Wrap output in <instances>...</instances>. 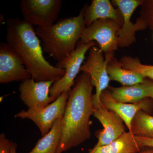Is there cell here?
<instances>
[{"instance_id": "ba28073f", "label": "cell", "mask_w": 153, "mask_h": 153, "mask_svg": "<svg viewBox=\"0 0 153 153\" xmlns=\"http://www.w3.org/2000/svg\"><path fill=\"white\" fill-rule=\"evenodd\" d=\"M69 91L63 92L56 100L38 110H22L14 116L15 118L28 119L33 121L40 130L42 136L49 132L54 123L63 117L69 96Z\"/></svg>"}, {"instance_id": "2e32d148", "label": "cell", "mask_w": 153, "mask_h": 153, "mask_svg": "<svg viewBox=\"0 0 153 153\" xmlns=\"http://www.w3.org/2000/svg\"><path fill=\"white\" fill-rule=\"evenodd\" d=\"M62 119L56 120L49 132L38 140L28 153H57L62 133Z\"/></svg>"}, {"instance_id": "7402d4cb", "label": "cell", "mask_w": 153, "mask_h": 153, "mask_svg": "<svg viewBox=\"0 0 153 153\" xmlns=\"http://www.w3.org/2000/svg\"><path fill=\"white\" fill-rule=\"evenodd\" d=\"M144 4V17L143 22L146 26H149L153 30V0L143 2Z\"/></svg>"}, {"instance_id": "d6986e66", "label": "cell", "mask_w": 153, "mask_h": 153, "mask_svg": "<svg viewBox=\"0 0 153 153\" xmlns=\"http://www.w3.org/2000/svg\"><path fill=\"white\" fill-rule=\"evenodd\" d=\"M130 132L137 136L153 138V116L140 111L133 120Z\"/></svg>"}, {"instance_id": "4fadbf2b", "label": "cell", "mask_w": 153, "mask_h": 153, "mask_svg": "<svg viewBox=\"0 0 153 153\" xmlns=\"http://www.w3.org/2000/svg\"><path fill=\"white\" fill-rule=\"evenodd\" d=\"M120 10L123 22L118 33V46L125 47L131 44L135 39V32L137 25H134L131 19L136 9L143 4V1L138 0H116L113 1Z\"/></svg>"}, {"instance_id": "d4e9b609", "label": "cell", "mask_w": 153, "mask_h": 153, "mask_svg": "<svg viewBox=\"0 0 153 153\" xmlns=\"http://www.w3.org/2000/svg\"><path fill=\"white\" fill-rule=\"evenodd\" d=\"M138 153H153V148H148V149H143Z\"/></svg>"}, {"instance_id": "9a60e30c", "label": "cell", "mask_w": 153, "mask_h": 153, "mask_svg": "<svg viewBox=\"0 0 153 153\" xmlns=\"http://www.w3.org/2000/svg\"><path fill=\"white\" fill-rule=\"evenodd\" d=\"M84 19L87 26L100 19H111L120 24L117 11L108 0L92 1L91 5L84 11Z\"/></svg>"}, {"instance_id": "277c9868", "label": "cell", "mask_w": 153, "mask_h": 153, "mask_svg": "<svg viewBox=\"0 0 153 153\" xmlns=\"http://www.w3.org/2000/svg\"><path fill=\"white\" fill-rule=\"evenodd\" d=\"M94 41L84 44L80 41L76 45L75 50L63 62L57 63L56 67L64 69L65 74L52 84L50 89V96L57 98L63 92L69 91L74 85L75 78L80 71L85 55L88 50L95 46Z\"/></svg>"}, {"instance_id": "8fae6325", "label": "cell", "mask_w": 153, "mask_h": 153, "mask_svg": "<svg viewBox=\"0 0 153 153\" xmlns=\"http://www.w3.org/2000/svg\"><path fill=\"white\" fill-rule=\"evenodd\" d=\"M93 115L102 125L103 129L99 134L98 141L93 149L108 144L125 132L124 123L115 113L102 104L94 106Z\"/></svg>"}, {"instance_id": "3957f363", "label": "cell", "mask_w": 153, "mask_h": 153, "mask_svg": "<svg viewBox=\"0 0 153 153\" xmlns=\"http://www.w3.org/2000/svg\"><path fill=\"white\" fill-rule=\"evenodd\" d=\"M85 26L83 11L77 16L60 19L49 27H37L35 30L44 52L60 63L75 50Z\"/></svg>"}, {"instance_id": "6da1fadb", "label": "cell", "mask_w": 153, "mask_h": 153, "mask_svg": "<svg viewBox=\"0 0 153 153\" xmlns=\"http://www.w3.org/2000/svg\"><path fill=\"white\" fill-rule=\"evenodd\" d=\"M93 87L90 76L83 72L69 91L62 117V133L57 153L77 146L91 137L90 117L94 108Z\"/></svg>"}, {"instance_id": "5bb4252c", "label": "cell", "mask_w": 153, "mask_h": 153, "mask_svg": "<svg viewBox=\"0 0 153 153\" xmlns=\"http://www.w3.org/2000/svg\"><path fill=\"white\" fill-rule=\"evenodd\" d=\"M143 149L128 131L108 144L90 149L88 153H138Z\"/></svg>"}, {"instance_id": "7c38bea8", "label": "cell", "mask_w": 153, "mask_h": 153, "mask_svg": "<svg viewBox=\"0 0 153 153\" xmlns=\"http://www.w3.org/2000/svg\"><path fill=\"white\" fill-rule=\"evenodd\" d=\"M102 104L112 111L122 119L129 131L131 130L133 120L140 111H147L151 108V102L149 98L134 103L121 102L114 100L110 92L104 91L100 97Z\"/></svg>"}, {"instance_id": "9c48e42d", "label": "cell", "mask_w": 153, "mask_h": 153, "mask_svg": "<svg viewBox=\"0 0 153 153\" xmlns=\"http://www.w3.org/2000/svg\"><path fill=\"white\" fill-rule=\"evenodd\" d=\"M54 81L37 82L33 78L21 82L19 86L20 97L30 110H38L56 100L49 94Z\"/></svg>"}, {"instance_id": "603a6c76", "label": "cell", "mask_w": 153, "mask_h": 153, "mask_svg": "<svg viewBox=\"0 0 153 153\" xmlns=\"http://www.w3.org/2000/svg\"><path fill=\"white\" fill-rule=\"evenodd\" d=\"M135 137L138 142L143 148H153V138L137 136H135Z\"/></svg>"}, {"instance_id": "30bf717a", "label": "cell", "mask_w": 153, "mask_h": 153, "mask_svg": "<svg viewBox=\"0 0 153 153\" xmlns=\"http://www.w3.org/2000/svg\"><path fill=\"white\" fill-rule=\"evenodd\" d=\"M18 55L7 43L0 44V83L6 84L32 78Z\"/></svg>"}, {"instance_id": "cb8c5ba5", "label": "cell", "mask_w": 153, "mask_h": 153, "mask_svg": "<svg viewBox=\"0 0 153 153\" xmlns=\"http://www.w3.org/2000/svg\"><path fill=\"white\" fill-rule=\"evenodd\" d=\"M144 83L147 91L148 98L153 99V81L146 79Z\"/></svg>"}, {"instance_id": "ffe728a7", "label": "cell", "mask_w": 153, "mask_h": 153, "mask_svg": "<svg viewBox=\"0 0 153 153\" xmlns=\"http://www.w3.org/2000/svg\"><path fill=\"white\" fill-rule=\"evenodd\" d=\"M124 68L142 74L146 77L153 79V65H144L140 60L131 57H124L120 63Z\"/></svg>"}, {"instance_id": "e0dca14e", "label": "cell", "mask_w": 153, "mask_h": 153, "mask_svg": "<svg viewBox=\"0 0 153 153\" xmlns=\"http://www.w3.org/2000/svg\"><path fill=\"white\" fill-rule=\"evenodd\" d=\"M110 94L114 100L123 103H134L148 98L144 83L111 88Z\"/></svg>"}, {"instance_id": "7a4b0ae2", "label": "cell", "mask_w": 153, "mask_h": 153, "mask_svg": "<svg viewBox=\"0 0 153 153\" xmlns=\"http://www.w3.org/2000/svg\"><path fill=\"white\" fill-rule=\"evenodd\" d=\"M6 24L7 44L35 81L55 82L64 75V69L52 66L45 59L41 41L33 25L18 18L8 19Z\"/></svg>"}, {"instance_id": "44dd1931", "label": "cell", "mask_w": 153, "mask_h": 153, "mask_svg": "<svg viewBox=\"0 0 153 153\" xmlns=\"http://www.w3.org/2000/svg\"><path fill=\"white\" fill-rule=\"evenodd\" d=\"M17 144L6 137L5 135H0V153H17Z\"/></svg>"}, {"instance_id": "ac0fdd59", "label": "cell", "mask_w": 153, "mask_h": 153, "mask_svg": "<svg viewBox=\"0 0 153 153\" xmlns=\"http://www.w3.org/2000/svg\"><path fill=\"white\" fill-rule=\"evenodd\" d=\"M107 71L110 80L117 81L123 86L140 84L146 80L142 74L124 68L120 63H108Z\"/></svg>"}, {"instance_id": "52a82bcc", "label": "cell", "mask_w": 153, "mask_h": 153, "mask_svg": "<svg viewBox=\"0 0 153 153\" xmlns=\"http://www.w3.org/2000/svg\"><path fill=\"white\" fill-rule=\"evenodd\" d=\"M111 56V54H108L105 60L102 51L94 46L89 49L87 60L81 66L80 71L89 75L92 85L95 87L96 93L93 95L94 106L101 104L100 96L109 85L110 79L107 66Z\"/></svg>"}, {"instance_id": "8992f818", "label": "cell", "mask_w": 153, "mask_h": 153, "mask_svg": "<svg viewBox=\"0 0 153 153\" xmlns=\"http://www.w3.org/2000/svg\"><path fill=\"white\" fill-rule=\"evenodd\" d=\"M118 23L111 19H100L85 27L80 39L84 44L95 41L103 52L111 54L118 47Z\"/></svg>"}, {"instance_id": "5b68a950", "label": "cell", "mask_w": 153, "mask_h": 153, "mask_svg": "<svg viewBox=\"0 0 153 153\" xmlns=\"http://www.w3.org/2000/svg\"><path fill=\"white\" fill-rule=\"evenodd\" d=\"M61 0H22L21 12L24 20L37 27H47L55 24L61 10Z\"/></svg>"}]
</instances>
